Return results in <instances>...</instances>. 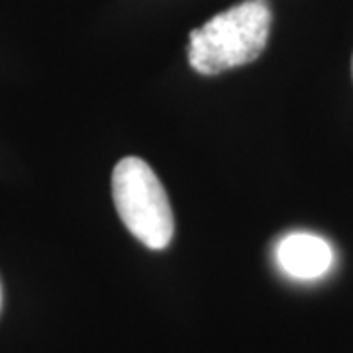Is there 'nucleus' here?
<instances>
[{
	"label": "nucleus",
	"instance_id": "nucleus-1",
	"mask_svg": "<svg viewBox=\"0 0 353 353\" xmlns=\"http://www.w3.org/2000/svg\"><path fill=\"white\" fill-rule=\"evenodd\" d=\"M271 30L269 0H243L194 28L189 36V63L201 75L255 61Z\"/></svg>",
	"mask_w": 353,
	"mask_h": 353
},
{
	"label": "nucleus",
	"instance_id": "nucleus-2",
	"mask_svg": "<svg viewBox=\"0 0 353 353\" xmlns=\"http://www.w3.org/2000/svg\"><path fill=\"white\" fill-rule=\"evenodd\" d=\"M112 199L130 234L150 250H165L175 234L169 196L159 176L139 157L120 159L112 171Z\"/></svg>",
	"mask_w": 353,
	"mask_h": 353
},
{
	"label": "nucleus",
	"instance_id": "nucleus-3",
	"mask_svg": "<svg viewBox=\"0 0 353 353\" xmlns=\"http://www.w3.org/2000/svg\"><path fill=\"white\" fill-rule=\"evenodd\" d=\"M275 257L281 271L296 281L324 277L334 265L328 241L310 232H292L277 243Z\"/></svg>",
	"mask_w": 353,
	"mask_h": 353
},
{
	"label": "nucleus",
	"instance_id": "nucleus-4",
	"mask_svg": "<svg viewBox=\"0 0 353 353\" xmlns=\"http://www.w3.org/2000/svg\"><path fill=\"white\" fill-rule=\"evenodd\" d=\"M0 303H2V290H0Z\"/></svg>",
	"mask_w": 353,
	"mask_h": 353
}]
</instances>
